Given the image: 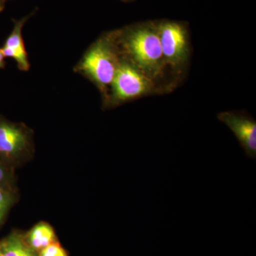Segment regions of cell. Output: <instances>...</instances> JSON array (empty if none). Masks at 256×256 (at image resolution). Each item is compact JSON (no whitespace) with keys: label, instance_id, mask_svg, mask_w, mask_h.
I'll return each instance as SVG.
<instances>
[{"label":"cell","instance_id":"6da1fadb","mask_svg":"<svg viewBox=\"0 0 256 256\" xmlns=\"http://www.w3.org/2000/svg\"><path fill=\"white\" fill-rule=\"evenodd\" d=\"M121 55L158 82L166 68L156 23L137 24L116 30Z\"/></svg>","mask_w":256,"mask_h":256},{"label":"cell","instance_id":"7a4b0ae2","mask_svg":"<svg viewBox=\"0 0 256 256\" xmlns=\"http://www.w3.org/2000/svg\"><path fill=\"white\" fill-rule=\"evenodd\" d=\"M120 58L116 30L107 32L101 35L88 48L74 67V72L85 77L97 87L104 102L108 95Z\"/></svg>","mask_w":256,"mask_h":256},{"label":"cell","instance_id":"3957f363","mask_svg":"<svg viewBox=\"0 0 256 256\" xmlns=\"http://www.w3.org/2000/svg\"><path fill=\"white\" fill-rule=\"evenodd\" d=\"M161 90L156 82L121 55L118 68L107 98L102 102V108H114L126 102L154 95Z\"/></svg>","mask_w":256,"mask_h":256},{"label":"cell","instance_id":"277c9868","mask_svg":"<svg viewBox=\"0 0 256 256\" xmlns=\"http://www.w3.org/2000/svg\"><path fill=\"white\" fill-rule=\"evenodd\" d=\"M156 24L165 66L178 76L184 74L191 55L188 28L174 21H162Z\"/></svg>","mask_w":256,"mask_h":256},{"label":"cell","instance_id":"5b68a950","mask_svg":"<svg viewBox=\"0 0 256 256\" xmlns=\"http://www.w3.org/2000/svg\"><path fill=\"white\" fill-rule=\"evenodd\" d=\"M31 138L23 124L0 118V158L11 166L30 149Z\"/></svg>","mask_w":256,"mask_h":256},{"label":"cell","instance_id":"8992f818","mask_svg":"<svg viewBox=\"0 0 256 256\" xmlns=\"http://www.w3.org/2000/svg\"><path fill=\"white\" fill-rule=\"evenodd\" d=\"M217 117L234 132L248 158L256 161V120L244 111H226Z\"/></svg>","mask_w":256,"mask_h":256},{"label":"cell","instance_id":"52a82bcc","mask_svg":"<svg viewBox=\"0 0 256 256\" xmlns=\"http://www.w3.org/2000/svg\"><path fill=\"white\" fill-rule=\"evenodd\" d=\"M34 13L33 12L20 20H13L14 28L1 48L5 58H13L18 64V68L22 72H28L31 66L23 40L22 30L28 18Z\"/></svg>","mask_w":256,"mask_h":256},{"label":"cell","instance_id":"ba28073f","mask_svg":"<svg viewBox=\"0 0 256 256\" xmlns=\"http://www.w3.org/2000/svg\"><path fill=\"white\" fill-rule=\"evenodd\" d=\"M56 235L50 224L40 222L31 229L26 237V242L34 250H43L55 242Z\"/></svg>","mask_w":256,"mask_h":256},{"label":"cell","instance_id":"9c48e42d","mask_svg":"<svg viewBox=\"0 0 256 256\" xmlns=\"http://www.w3.org/2000/svg\"><path fill=\"white\" fill-rule=\"evenodd\" d=\"M0 256H37L20 234L13 233L0 242Z\"/></svg>","mask_w":256,"mask_h":256},{"label":"cell","instance_id":"30bf717a","mask_svg":"<svg viewBox=\"0 0 256 256\" xmlns=\"http://www.w3.org/2000/svg\"><path fill=\"white\" fill-rule=\"evenodd\" d=\"M15 200L14 192L0 188V225L4 222Z\"/></svg>","mask_w":256,"mask_h":256},{"label":"cell","instance_id":"8fae6325","mask_svg":"<svg viewBox=\"0 0 256 256\" xmlns=\"http://www.w3.org/2000/svg\"><path fill=\"white\" fill-rule=\"evenodd\" d=\"M10 168V165L0 158V188L14 192L13 174Z\"/></svg>","mask_w":256,"mask_h":256},{"label":"cell","instance_id":"7c38bea8","mask_svg":"<svg viewBox=\"0 0 256 256\" xmlns=\"http://www.w3.org/2000/svg\"><path fill=\"white\" fill-rule=\"evenodd\" d=\"M40 256H68L58 242H54L41 250Z\"/></svg>","mask_w":256,"mask_h":256},{"label":"cell","instance_id":"4fadbf2b","mask_svg":"<svg viewBox=\"0 0 256 256\" xmlns=\"http://www.w3.org/2000/svg\"><path fill=\"white\" fill-rule=\"evenodd\" d=\"M4 56L0 48V68H4L5 67Z\"/></svg>","mask_w":256,"mask_h":256},{"label":"cell","instance_id":"5bb4252c","mask_svg":"<svg viewBox=\"0 0 256 256\" xmlns=\"http://www.w3.org/2000/svg\"><path fill=\"white\" fill-rule=\"evenodd\" d=\"M6 1L8 0H0V12H2L4 10Z\"/></svg>","mask_w":256,"mask_h":256},{"label":"cell","instance_id":"9a60e30c","mask_svg":"<svg viewBox=\"0 0 256 256\" xmlns=\"http://www.w3.org/2000/svg\"><path fill=\"white\" fill-rule=\"evenodd\" d=\"M126 1H128V0H126Z\"/></svg>","mask_w":256,"mask_h":256}]
</instances>
